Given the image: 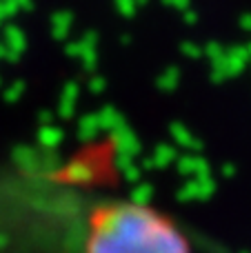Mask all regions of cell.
Instances as JSON below:
<instances>
[{
  "label": "cell",
  "mask_w": 251,
  "mask_h": 253,
  "mask_svg": "<svg viewBox=\"0 0 251 253\" xmlns=\"http://www.w3.org/2000/svg\"><path fill=\"white\" fill-rule=\"evenodd\" d=\"M84 253H191L180 229L138 202H111L93 211Z\"/></svg>",
  "instance_id": "obj_1"
}]
</instances>
